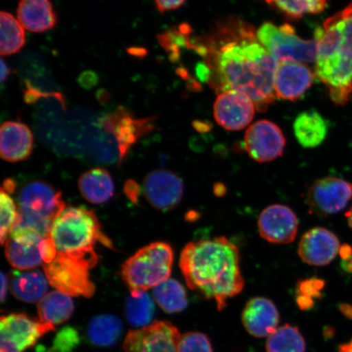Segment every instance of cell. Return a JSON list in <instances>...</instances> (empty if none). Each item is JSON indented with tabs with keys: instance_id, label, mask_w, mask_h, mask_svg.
<instances>
[{
	"instance_id": "20",
	"label": "cell",
	"mask_w": 352,
	"mask_h": 352,
	"mask_svg": "<svg viewBox=\"0 0 352 352\" xmlns=\"http://www.w3.org/2000/svg\"><path fill=\"white\" fill-rule=\"evenodd\" d=\"M32 131L21 122L8 121L0 129V155L8 162L28 160L33 151Z\"/></svg>"
},
{
	"instance_id": "22",
	"label": "cell",
	"mask_w": 352,
	"mask_h": 352,
	"mask_svg": "<svg viewBox=\"0 0 352 352\" xmlns=\"http://www.w3.org/2000/svg\"><path fill=\"white\" fill-rule=\"evenodd\" d=\"M79 191L92 204H104L114 195V184L107 170L95 168L86 171L78 179Z\"/></svg>"
},
{
	"instance_id": "47",
	"label": "cell",
	"mask_w": 352,
	"mask_h": 352,
	"mask_svg": "<svg viewBox=\"0 0 352 352\" xmlns=\"http://www.w3.org/2000/svg\"><path fill=\"white\" fill-rule=\"evenodd\" d=\"M346 218L347 219V222H349L350 228L352 230V206H351V208L347 210V212L346 213Z\"/></svg>"
},
{
	"instance_id": "21",
	"label": "cell",
	"mask_w": 352,
	"mask_h": 352,
	"mask_svg": "<svg viewBox=\"0 0 352 352\" xmlns=\"http://www.w3.org/2000/svg\"><path fill=\"white\" fill-rule=\"evenodd\" d=\"M16 13L20 23L30 32L43 33L56 25L51 0H20Z\"/></svg>"
},
{
	"instance_id": "14",
	"label": "cell",
	"mask_w": 352,
	"mask_h": 352,
	"mask_svg": "<svg viewBox=\"0 0 352 352\" xmlns=\"http://www.w3.org/2000/svg\"><path fill=\"white\" fill-rule=\"evenodd\" d=\"M255 108L248 96L234 90L223 91L214 104V120L226 130L241 131L253 120Z\"/></svg>"
},
{
	"instance_id": "24",
	"label": "cell",
	"mask_w": 352,
	"mask_h": 352,
	"mask_svg": "<svg viewBox=\"0 0 352 352\" xmlns=\"http://www.w3.org/2000/svg\"><path fill=\"white\" fill-rule=\"evenodd\" d=\"M48 280L39 271L15 272L11 280V292L17 299L26 302L41 301L48 289Z\"/></svg>"
},
{
	"instance_id": "27",
	"label": "cell",
	"mask_w": 352,
	"mask_h": 352,
	"mask_svg": "<svg viewBox=\"0 0 352 352\" xmlns=\"http://www.w3.org/2000/svg\"><path fill=\"white\" fill-rule=\"evenodd\" d=\"M122 325L120 319L113 315H100L91 320L87 336L92 344L109 346L120 340Z\"/></svg>"
},
{
	"instance_id": "42",
	"label": "cell",
	"mask_w": 352,
	"mask_h": 352,
	"mask_svg": "<svg viewBox=\"0 0 352 352\" xmlns=\"http://www.w3.org/2000/svg\"><path fill=\"white\" fill-rule=\"evenodd\" d=\"M8 276L2 272L1 274V292H0V299H1V302H3L6 300V298L7 296V290H8Z\"/></svg>"
},
{
	"instance_id": "25",
	"label": "cell",
	"mask_w": 352,
	"mask_h": 352,
	"mask_svg": "<svg viewBox=\"0 0 352 352\" xmlns=\"http://www.w3.org/2000/svg\"><path fill=\"white\" fill-rule=\"evenodd\" d=\"M73 311L72 298L68 294L55 290L46 294L38 302V321L54 327L67 320Z\"/></svg>"
},
{
	"instance_id": "18",
	"label": "cell",
	"mask_w": 352,
	"mask_h": 352,
	"mask_svg": "<svg viewBox=\"0 0 352 352\" xmlns=\"http://www.w3.org/2000/svg\"><path fill=\"white\" fill-rule=\"evenodd\" d=\"M314 80V73L305 64L280 63L276 69L274 82L276 98L292 101L300 99Z\"/></svg>"
},
{
	"instance_id": "32",
	"label": "cell",
	"mask_w": 352,
	"mask_h": 352,
	"mask_svg": "<svg viewBox=\"0 0 352 352\" xmlns=\"http://www.w3.org/2000/svg\"><path fill=\"white\" fill-rule=\"evenodd\" d=\"M286 15L302 17L307 14H318L328 6V0H265Z\"/></svg>"
},
{
	"instance_id": "33",
	"label": "cell",
	"mask_w": 352,
	"mask_h": 352,
	"mask_svg": "<svg viewBox=\"0 0 352 352\" xmlns=\"http://www.w3.org/2000/svg\"><path fill=\"white\" fill-rule=\"evenodd\" d=\"M0 208H1V226H0V240L1 244H6L10 236V233L19 217V210L14 201L10 196V193L3 191L1 188L0 195Z\"/></svg>"
},
{
	"instance_id": "28",
	"label": "cell",
	"mask_w": 352,
	"mask_h": 352,
	"mask_svg": "<svg viewBox=\"0 0 352 352\" xmlns=\"http://www.w3.org/2000/svg\"><path fill=\"white\" fill-rule=\"evenodd\" d=\"M153 294L157 305L166 314H178L188 307L186 289L178 280L168 279L164 281L154 288Z\"/></svg>"
},
{
	"instance_id": "43",
	"label": "cell",
	"mask_w": 352,
	"mask_h": 352,
	"mask_svg": "<svg viewBox=\"0 0 352 352\" xmlns=\"http://www.w3.org/2000/svg\"><path fill=\"white\" fill-rule=\"evenodd\" d=\"M11 74V69L8 67V65L6 63V61L2 58L1 59V85H3V82L7 80L8 77H10Z\"/></svg>"
},
{
	"instance_id": "30",
	"label": "cell",
	"mask_w": 352,
	"mask_h": 352,
	"mask_svg": "<svg viewBox=\"0 0 352 352\" xmlns=\"http://www.w3.org/2000/svg\"><path fill=\"white\" fill-rule=\"evenodd\" d=\"M305 338L296 327L285 324L275 330L266 342L267 352H306Z\"/></svg>"
},
{
	"instance_id": "40",
	"label": "cell",
	"mask_w": 352,
	"mask_h": 352,
	"mask_svg": "<svg viewBox=\"0 0 352 352\" xmlns=\"http://www.w3.org/2000/svg\"><path fill=\"white\" fill-rule=\"evenodd\" d=\"M98 76L94 72H83L78 78V83L85 89L94 88L98 82Z\"/></svg>"
},
{
	"instance_id": "19",
	"label": "cell",
	"mask_w": 352,
	"mask_h": 352,
	"mask_svg": "<svg viewBox=\"0 0 352 352\" xmlns=\"http://www.w3.org/2000/svg\"><path fill=\"white\" fill-rule=\"evenodd\" d=\"M279 311L267 298L255 297L246 302L241 321L246 331L255 338L270 337L278 327Z\"/></svg>"
},
{
	"instance_id": "37",
	"label": "cell",
	"mask_w": 352,
	"mask_h": 352,
	"mask_svg": "<svg viewBox=\"0 0 352 352\" xmlns=\"http://www.w3.org/2000/svg\"><path fill=\"white\" fill-rule=\"evenodd\" d=\"M25 87L26 89L24 91V100L25 103L28 104H32L35 102L38 99L41 98H55L57 100H59L63 107H65V100L63 96L60 94H50V92H43L41 90L38 89V88L34 87L28 81H25Z\"/></svg>"
},
{
	"instance_id": "11",
	"label": "cell",
	"mask_w": 352,
	"mask_h": 352,
	"mask_svg": "<svg viewBox=\"0 0 352 352\" xmlns=\"http://www.w3.org/2000/svg\"><path fill=\"white\" fill-rule=\"evenodd\" d=\"M285 138L276 123L259 120L245 131L244 146L253 160L261 164L274 161L283 156Z\"/></svg>"
},
{
	"instance_id": "29",
	"label": "cell",
	"mask_w": 352,
	"mask_h": 352,
	"mask_svg": "<svg viewBox=\"0 0 352 352\" xmlns=\"http://www.w3.org/2000/svg\"><path fill=\"white\" fill-rule=\"evenodd\" d=\"M155 307L148 294L144 290H131L126 301V316L134 327L144 328L151 322Z\"/></svg>"
},
{
	"instance_id": "31",
	"label": "cell",
	"mask_w": 352,
	"mask_h": 352,
	"mask_svg": "<svg viewBox=\"0 0 352 352\" xmlns=\"http://www.w3.org/2000/svg\"><path fill=\"white\" fill-rule=\"evenodd\" d=\"M0 24H1L0 54L2 56L16 54L25 44L23 26L11 13L4 11L0 14Z\"/></svg>"
},
{
	"instance_id": "13",
	"label": "cell",
	"mask_w": 352,
	"mask_h": 352,
	"mask_svg": "<svg viewBox=\"0 0 352 352\" xmlns=\"http://www.w3.org/2000/svg\"><path fill=\"white\" fill-rule=\"evenodd\" d=\"M19 205L22 212L51 221H54L65 209L61 193L42 182L26 184L20 192Z\"/></svg>"
},
{
	"instance_id": "10",
	"label": "cell",
	"mask_w": 352,
	"mask_h": 352,
	"mask_svg": "<svg viewBox=\"0 0 352 352\" xmlns=\"http://www.w3.org/2000/svg\"><path fill=\"white\" fill-rule=\"evenodd\" d=\"M351 200L352 184L333 176L316 179L307 192L308 206L320 217L341 212Z\"/></svg>"
},
{
	"instance_id": "1",
	"label": "cell",
	"mask_w": 352,
	"mask_h": 352,
	"mask_svg": "<svg viewBox=\"0 0 352 352\" xmlns=\"http://www.w3.org/2000/svg\"><path fill=\"white\" fill-rule=\"evenodd\" d=\"M208 67L215 89L234 90L264 111L276 98L274 82L279 60L258 41L252 25L234 21L220 26L211 41Z\"/></svg>"
},
{
	"instance_id": "26",
	"label": "cell",
	"mask_w": 352,
	"mask_h": 352,
	"mask_svg": "<svg viewBox=\"0 0 352 352\" xmlns=\"http://www.w3.org/2000/svg\"><path fill=\"white\" fill-rule=\"evenodd\" d=\"M42 241L15 239L8 237L6 255L8 263L20 270H30L43 264L39 245Z\"/></svg>"
},
{
	"instance_id": "3",
	"label": "cell",
	"mask_w": 352,
	"mask_h": 352,
	"mask_svg": "<svg viewBox=\"0 0 352 352\" xmlns=\"http://www.w3.org/2000/svg\"><path fill=\"white\" fill-rule=\"evenodd\" d=\"M315 73L330 99L345 105L352 98V2L315 30Z\"/></svg>"
},
{
	"instance_id": "38",
	"label": "cell",
	"mask_w": 352,
	"mask_h": 352,
	"mask_svg": "<svg viewBox=\"0 0 352 352\" xmlns=\"http://www.w3.org/2000/svg\"><path fill=\"white\" fill-rule=\"evenodd\" d=\"M39 252L44 264L50 263L54 261L57 255V250L51 236L42 241L39 245Z\"/></svg>"
},
{
	"instance_id": "45",
	"label": "cell",
	"mask_w": 352,
	"mask_h": 352,
	"mask_svg": "<svg viewBox=\"0 0 352 352\" xmlns=\"http://www.w3.org/2000/svg\"><path fill=\"white\" fill-rule=\"evenodd\" d=\"M213 189L215 196L223 197L226 195L227 188L222 183L214 184Z\"/></svg>"
},
{
	"instance_id": "17",
	"label": "cell",
	"mask_w": 352,
	"mask_h": 352,
	"mask_svg": "<svg viewBox=\"0 0 352 352\" xmlns=\"http://www.w3.org/2000/svg\"><path fill=\"white\" fill-rule=\"evenodd\" d=\"M342 246L337 236L327 228H311L299 241L298 254L308 265L322 267L331 263L340 254Z\"/></svg>"
},
{
	"instance_id": "2",
	"label": "cell",
	"mask_w": 352,
	"mask_h": 352,
	"mask_svg": "<svg viewBox=\"0 0 352 352\" xmlns=\"http://www.w3.org/2000/svg\"><path fill=\"white\" fill-rule=\"evenodd\" d=\"M240 263L239 248L226 236L188 242L179 257L188 287L214 300L219 311L244 289Z\"/></svg>"
},
{
	"instance_id": "39",
	"label": "cell",
	"mask_w": 352,
	"mask_h": 352,
	"mask_svg": "<svg viewBox=\"0 0 352 352\" xmlns=\"http://www.w3.org/2000/svg\"><path fill=\"white\" fill-rule=\"evenodd\" d=\"M187 0H154L157 10L160 13L178 10Z\"/></svg>"
},
{
	"instance_id": "7",
	"label": "cell",
	"mask_w": 352,
	"mask_h": 352,
	"mask_svg": "<svg viewBox=\"0 0 352 352\" xmlns=\"http://www.w3.org/2000/svg\"><path fill=\"white\" fill-rule=\"evenodd\" d=\"M48 283L69 296L91 298L96 287L90 279L89 264L57 252L54 261L43 264Z\"/></svg>"
},
{
	"instance_id": "4",
	"label": "cell",
	"mask_w": 352,
	"mask_h": 352,
	"mask_svg": "<svg viewBox=\"0 0 352 352\" xmlns=\"http://www.w3.org/2000/svg\"><path fill=\"white\" fill-rule=\"evenodd\" d=\"M51 237L57 252L80 259L91 268L98 263V242L113 248L94 211L82 208H65L52 223Z\"/></svg>"
},
{
	"instance_id": "6",
	"label": "cell",
	"mask_w": 352,
	"mask_h": 352,
	"mask_svg": "<svg viewBox=\"0 0 352 352\" xmlns=\"http://www.w3.org/2000/svg\"><path fill=\"white\" fill-rule=\"evenodd\" d=\"M259 43L281 63H312L316 58V43L298 36L289 24L265 22L256 32Z\"/></svg>"
},
{
	"instance_id": "9",
	"label": "cell",
	"mask_w": 352,
	"mask_h": 352,
	"mask_svg": "<svg viewBox=\"0 0 352 352\" xmlns=\"http://www.w3.org/2000/svg\"><path fill=\"white\" fill-rule=\"evenodd\" d=\"M54 329L25 314L3 316L0 320V352H24Z\"/></svg>"
},
{
	"instance_id": "23",
	"label": "cell",
	"mask_w": 352,
	"mask_h": 352,
	"mask_svg": "<svg viewBox=\"0 0 352 352\" xmlns=\"http://www.w3.org/2000/svg\"><path fill=\"white\" fill-rule=\"evenodd\" d=\"M294 132L301 146L312 148L324 142L328 134V125L318 112L311 110L298 114L294 122Z\"/></svg>"
},
{
	"instance_id": "34",
	"label": "cell",
	"mask_w": 352,
	"mask_h": 352,
	"mask_svg": "<svg viewBox=\"0 0 352 352\" xmlns=\"http://www.w3.org/2000/svg\"><path fill=\"white\" fill-rule=\"evenodd\" d=\"M178 352H213V349L205 333L189 332L180 337Z\"/></svg>"
},
{
	"instance_id": "5",
	"label": "cell",
	"mask_w": 352,
	"mask_h": 352,
	"mask_svg": "<svg viewBox=\"0 0 352 352\" xmlns=\"http://www.w3.org/2000/svg\"><path fill=\"white\" fill-rule=\"evenodd\" d=\"M173 262L171 246L166 242H153L123 263L122 276L131 290L146 292L170 278Z\"/></svg>"
},
{
	"instance_id": "35",
	"label": "cell",
	"mask_w": 352,
	"mask_h": 352,
	"mask_svg": "<svg viewBox=\"0 0 352 352\" xmlns=\"http://www.w3.org/2000/svg\"><path fill=\"white\" fill-rule=\"evenodd\" d=\"M79 334L72 327H65L56 334L54 350L56 352H72L78 345Z\"/></svg>"
},
{
	"instance_id": "41",
	"label": "cell",
	"mask_w": 352,
	"mask_h": 352,
	"mask_svg": "<svg viewBox=\"0 0 352 352\" xmlns=\"http://www.w3.org/2000/svg\"><path fill=\"white\" fill-rule=\"evenodd\" d=\"M124 192L126 195L129 197V199L136 204L138 201L140 195V188L138 184H136L133 180H129L127 182L124 186Z\"/></svg>"
},
{
	"instance_id": "15",
	"label": "cell",
	"mask_w": 352,
	"mask_h": 352,
	"mask_svg": "<svg viewBox=\"0 0 352 352\" xmlns=\"http://www.w3.org/2000/svg\"><path fill=\"white\" fill-rule=\"evenodd\" d=\"M258 228L259 234L270 243L289 244L297 236L298 219L289 206L271 205L259 215Z\"/></svg>"
},
{
	"instance_id": "16",
	"label": "cell",
	"mask_w": 352,
	"mask_h": 352,
	"mask_svg": "<svg viewBox=\"0 0 352 352\" xmlns=\"http://www.w3.org/2000/svg\"><path fill=\"white\" fill-rule=\"evenodd\" d=\"M144 192L153 208L170 211L182 201L184 184L178 175L170 170H153L144 180Z\"/></svg>"
},
{
	"instance_id": "8",
	"label": "cell",
	"mask_w": 352,
	"mask_h": 352,
	"mask_svg": "<svg viewBox=\"0 0 352 352\" xmlns=\"http://www.w3.org/2000/svg\"><path fill=\"white\" fill-rule=\"evenodd\" d=\"M155 118H135L129 110L120 107L100 118V126L116 140L120 164L132 146L153 130Z\"/></svg>"
},
{
	"instance_id": "12",
	"label": "cell",
	"mask_w": 352,
	"mask_h": 352,
	"mask_svg": "<svg viewBox=\"0 0 352 352\" xmlns=\"http://www.w3.org/2000/svg\"><path fill=\"white\" fill-rule=\"evenodd\" d=\"M180 333L167 321H156L149 327L132 330L123 345L126 352H178Z\"/></svg>"
},
{
	"instance_id": "44",
	"label": "cell",
	"mask_w": 352,
	"mask_h": 352,
	"mask_svg": "<svg viewBox=\"0 0 352 352\" xmlns=\"http://www.w3.org/2000/svg\"><path fill=\"white\" fill-rule=\"evenodd\" d=\"M16 187V184L14 180L12 179H7L4 180L2 189L3 191H6L8 193H12L14 192Z\"/></svg>"
},
{
	"instance_id": "46",
	"label": "cell",
	"mask_w": 352,
	"mask_h": 352,
	"mask_svg": "<svg viewBox=\"0 0 352 352\" xmlns=\"http://www.w3.org/2000/svg\"><path fill=\"white\" fill-rule=\"evenodd\" d=\"M338 352H352V340L349 343L340 346Z\"/></svg>"
},
{
	"instance_id": "36",
	"label": "cell",
	"mask_w": 352,
	"mask_h": 352,
	"mask_svg": "<svg viewBox=\"0 0 352 352\" xmlns=\"http://www.w3.org/2000/svg\"><path fill=\"white\" fill-rule=\"evenodd\" d=\"M324 281L318 278L299 280L296 287V296H305L315 301L321 296Z\"/></svg>"
}]
</instances>
